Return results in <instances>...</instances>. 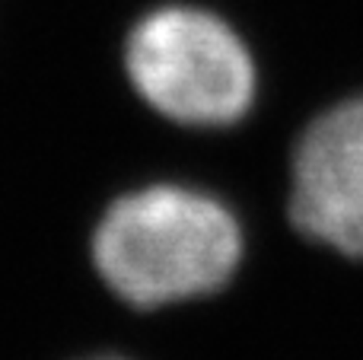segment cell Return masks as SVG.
Listing matches in <instances>:
<instances>
[{"instance_id":"obj_2","label":"cell","mask_w":363,"mask_h":360,"mask_svg":"<svg viewBox=\"0 0 363 360\" xmlns=\"http://www.w3.org/2000/svg\"><path fill=\"white\" fill-rule=\"evenodd\" d=\"M125 70L153 112L188 128L236 125L258 93L245 38L223 16L191 4L144 13L125 38Z\"/></svg>"},{"instance_id":"obj_3","label":"cell","mask_w":363,"mask_h":360,"mask_svg":"<svg viewBox=\"0 0 363 360\" xmlns=\"http://www.w3.org/2000/svg\"><path fill=\"white\" fill-rule=\"evenodd\" d=\"M287 210L306 240L363 255V96L325 108L300 134Z\"/></svg>"},{"instance_id":"obj_1","label":"cell","mask_w":363,"mask_h":360,"mask_svg":"<svg viewBox=\"0 0 363 360\" xmlns=\"http://www.w3.org/2000/svg\"><path fill=\"white\" fill-rule=\"evenodd\" d=\"M242 255V223L230 204L182 182H150L118 195L89 240L99 281L134 310L217 293Z\"/></svg>"},{"instance_id":"obj_4","label":"cell","mask_w":363,"mask_h":360,"mask_svg":"<svg viewBox=\"0 0 363 360\" xmlns=\"http://www.w3.org/2000/svg\"><path fill=\"white\" fill-rule=\"evenodd\" d=\"M89 360H128V357H89Z\"/></svg>"}]
</instances>
